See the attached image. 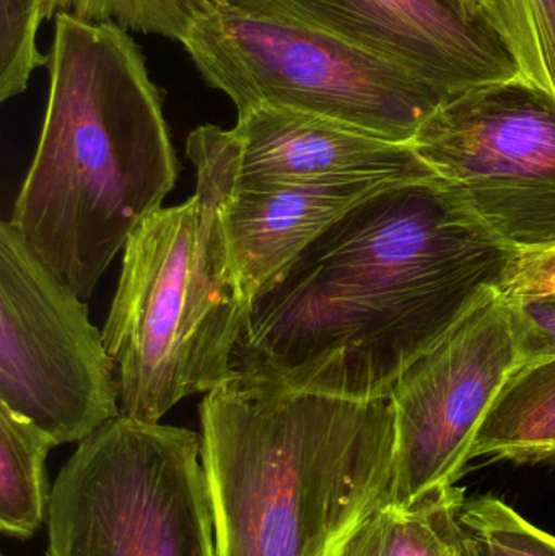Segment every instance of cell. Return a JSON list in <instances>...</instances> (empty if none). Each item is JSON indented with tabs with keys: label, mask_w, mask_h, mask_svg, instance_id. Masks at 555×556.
Masks as SVG:
<instances>
[{
	"label": "cell",
	"mask_w": 555,
	"mask_h": 556,
	"mask_svg": "<svg viewBox=\"0 0 555 556\" xmlns=\"http://www.w3.org/2000/svg\"><path fill=\"white\" fill-rule=\"evenodd\" d=\"M555 466V355L521 363L505 381L469 459Z\"/></svg>",
	"instance_id": "cell-13"
},
{
	"label": "cell",
	"mask_w": 555,
	"mask_h": 556,
	"mask_svg": "<svg viewBox=\"0 0 555 556\" xmlns=\"http://www.w3.org/2000/svg\"><path fill=\"white\" fill-rule=\"evenodd\" d=\"M502 294L507 300L555 296V247L520 254Z\"/></svg>",
	"instance_id": "cell-20"
},
{
	"label": "cell",
	"mask_w": 555,
	"mask_h": 556,
	"mask_svg": "<svg viewBox=\"0 0 555 556\" xmlns=\"http://www.w3.org/2000/svg\"><path fill=\"white\" fill-rule=\"evenodd\" d=\"M54 440L33 421L0 404V531L33 538L49 515L46 457Z\"/></svg>",
	"instance_id": "cell-14"
},
{
	"label": "cell",
	"mask_w": 555,
	"mask_h": 556,
	"mask_svg": "<svg viewBox=\"0 0 555 556\" xmlns=\"http://www.w3.org/2000/svg\"><path fill=\"white\" fill-rule=\"evenodd\" d=\"M48 101L12 222L88 301L130 235L162 208L179 162L139 42L111 22L54 16Z\"/></svg>",
	"instance_id": "cell-2"
},
{
	"label": "cell",
	"mask_w": 555,
	"mask_h": 556,
	"mask_svg": "<svg viewBox=\"0 0 555 556\" xmlns=\"http://www.w3.org/2000/svg\"><path fill=\"white\" fill-rule=\"evenodd\" d=\"M254 15L312 26L390 59L452 94L520 75L484 18L458 0H218Z\"/></svg>",
	"instance_id": "cell-10"
},
{
	"label": "cell",
	"mask_w": 555,
	"mask_h": 556,
	"mask_svg": "<svg viewBox=\"0 0 555 556\" xmlns=\"http://www.w3.org/2000/svg\"><path fill=\"white\" fill-rule=\"evenodd\" d=\"M391 522L393 509L388 503L357 526L338 556H388Z\"/></svg>",
	"instance_id": "cell-21"
},
{
	"label": "cell",
	"mask_w": 555,
	"mask_h": 556,
	"mask_svg": "<svg viewBox=\"0 0 555 556\" xmlns=\"http://www.w3.org/2000/svg\"><path fill=\"white\" fill-rule=\"evenodd\" d=\"M207 0H45V18L68 13L85 22H111L130 33L181 42Z\"/></svg>",
	"instance_id": "cell-16"
},
{
	"label": "cell",
	"mask_w": 555,
	"mask_h": 556,
	"mask_svg": "<svg viewBox=\"0 0 555 556\" xmlns=\"http://www.w3.org/2000/svg\"><path fill=\"white\" fill-rule=\"evenodd\" d=\"M0 556H5V555H0Z\"/></svg>",
	"instance_id": "cell-23"
},
{
	"label": "cell",
	"mask_w": 555,
	"mask_h": 556,
	"mask_svg": "<svg viewBox=\"0 0 555 556\" xmlns=\"http://www.w3.org/2000/svg\"><path fill=\"white\" fill-rule=\"evenodd\" d=\"M507 301L520 365L555 355V296Z\"/></svg>",
	"instance_id": "cell-19"
},
{
	"label": "cell",
	"mask_w": 555,
	"mask_h": 556,
	"mask_svg": "<svg viewBox=\"0 0 555 556\" xmlns=\"http://www.w3.org/2000/svg\"><path fill=\"white\" fill-rule=\"evenodd\" d=\"M45 0H0V101L28 90L33 72L48 64L38 48Z\"/></svg>",
	"instance_id": "cell-18"
},
{
	"label": "cell",
	"mask_w": 555,
	"mask_h": 556,
	"mask_svg": "<svg viewBox=\"0 0 555 556\" xmlns=\"http://www.w3.org/2000/svg\"><path fill=\"white\" fill-rule=\"evenodd\" d=\"M186 152L195 192L153 212L130 235L103 329L121 415L149 424L234 378L253 309L222 220L235 181L222 127L192 130Z\"/></svg>",
	"instance_id": "cell-4"
},
{
	"label": "cell",
	"mask_w": 555,
	"mask_h": 556,
	"mask_svg": "<svg viewBox=\"0 0 555 556\" xmlns=\"http://www.w3.org/2000/svg\"><path fill=\"white\" fill-rule=\"evenodd\" d=\"M458 3L465 10L466 15L471 16V18H484L481 7H479V0H458Z\"/></svg>",
	"instance_id": "cell-22"
},
{
	"label": "cell",
	"mask_w": 555,
	"mask_h": 556,
	"mask_svg": "<svg viewBox=\"0 0 555 556\" xmlns=\"http://www.w3.org/2000/svg\"><path fill=\"white\" fill-rule=\"evenodd\" d=\"M520 365L510 306L489 294L403 372L390 397L396 454L390 505L414 508L456 485L505 381Z\"/></svg>",
	"instance_id": "cell-9"
},
{
	"label": "cell",
	"mask_w": 555,
	"mask_h": 556,
	"mask_svg": "<svg viewBox=\"0 0 555 556\" xmlns=\"http://www.w3.org/2000/svg\"><path fill=\"white\" fill-rule=\"evenodd\" d=\"M518 254L555 247V98L527 78L446 98L409 142Z\"/></svg>",
	"instance_id": "cell-7"
},
{
	"label": "cell",
	"mask_w": 555,
	"mask_h": 556,
	"mask_svg": "<svg viewBox=\"0 0 555 556\" xmlns=\"http://www.w3.org/2000/svg\"><path fill=\"white\" fill-rule=\"evenodd\" d=\"M179 45L238 113L256 104L318 114L409 143L449 94L332 33L207 0Z\"/></svg>",
	"instance_id": "cell-5"
},
{
	"label": "cell",
	"mask_w": 555,
	"mask_h": 556,
	"mask_svg": "<svg viewBox=\"0 0 555 556\" xmlns=\"http://www.w3.org/2000/svg\"><path fill=\"white\" fill-rule=\"evenodd\" d=\"M46 556H218L202 437L119 415L52 486Z\"/></svg>",
	"instance_id": "cell-6"
},
{
	"label": "cell",
	"mask_w": 555,
	"mask_h": 556,
	"mask_svg": "<svg viewBox=\"0 0 555 556\" xmlns=\"http://www.w3.org/2000/svg\"><path fill=\"white\" fill-rule=\"evenodd\" d=\"M235 189L318 181L387 182L439 178L411 149L348 124L293 108L256 104L222 129Z\"/></svg>",
	"instance_id": "cell-11"
},
{
	"label": "cell",
	"mask_w": 555,
	"mask_h": 556,
	"mask_svg": "<svg viewBox=\"0 0 555 556\" xmlns=\"http://www.w3.org/2000/svg\"><path fill=\"white\" fill-rule=\"evenodd\" d=\"M199 415L218 556H338L390 503L391 397H338L235 371Z\"/></svg>",
	"instance_id": "cell-3"
},
{
	"label": "cell",
	"mask_w": 555,
	"mask_h": 556,
	"mask_svg": "<svg viewBox=\"0 0 555 556\" xmlns=\"http://www.w3.org/2000/svg\"><path fill=\"white\" fill-rule=\"evenodd\" d=\"M518 256L443 179L388 186L254 301L235 371L338 397H390L420 355L504 290Z\"/></svg>",
	"instance_id": "cell-1"
},
{
	"label": "cell",
	"mask_w": 555,
	"mask_h": 556,
	"mask_svg": "<svg viewBox=\"0 0 555 556\" xmlns=\"http://www.w3.org/2000/svg\"><path fill=\"white\" fill-rule=\"evenodd\" d=\"M0 404L55 443H81L119 417V382L87 301L0 225Z\"/></svg>",
	"instance_id": "cell-8"
},
{
	"label": "cell",
	"mask_w": 555,
	"mask_h": 556,
	"mask_svg": "<svg viewBox=\"0 0 555 556\" xmlns=\"http://www.w3.org/2000/svg\"><path fill=\"white\" fill-rule=\"evenodd\" d=\"M465 489L452 486L411 509H393L388 556H459L458 511Z\"/></svg>",
	"instance_id": "cell-17"
},
{
	"label": "cell",
	"mask_w": 555,
	"mask_h": 556,
	"mask_svg": "<svg viewBox=\"0 0 555 556\" xmlns=\"http://www.w3.org/2000/svg\"><path fill=\"white\" fill-rule=\"evenodd\" d=\"M391 185L398 182L357 179L231 189L222 220L251 301L266 293L339 218Z\"/></svg>",
	"instance_id": "cell-12"
},
{
	"label": "cell",
	"mask_w": 555,
	"mask_h": 556,
	"mask_svg": "<svg viewBox=\"0 0 555 556\" xmlns=\"http://www.w3.org/2000/svg\"><path fill=\"white\" fill-rule=\"evenodd\" d=\"M521 77L555 98V0H479Z\"/></svg>",
	"instance_id": "cell-15"
}]
</instances>
